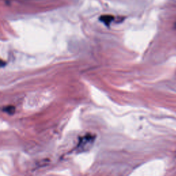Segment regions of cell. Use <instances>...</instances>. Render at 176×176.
Segmentation results:
<instances>
[{"instance_id":"6da1fadb","label":"cell","mask_w":176,"mask_h":176,"mask_svg":"<svg viewBox=\"0 0 176 176\" xmlns=\"http://www.w3.org/2000/svg\"><path fill=\"white\" fill-rule=\"evenodd\" d=\"M94 141V136L88 134L81 138L79 144L78 145V148L80 151H85L89 149L91 145H92L93 142Z\"/></svg>"},{"instance_id":"7a4b0ae2","label":"cell","mask_w":176,"mask_h":176,"mask_svg":"<svg viewBox=\"0 0 176 176\" xmlns=\"http://www.w3.org/2000/svg\"><path fill=\"white\" fill-rule=\"evenodd\" d=\"M114 17L111 15H102L100 17V21H102L107 26H109L114 21Z\"/></svg>"},{"instance_id":"3957f363","label":"cell","mask_w":176,"mask_h":176,"mask_svg":"<svg viewBox=\"0 0 176 176\" xmlns=\"http://www.w3.org/2000/svg\"><path fill=\"white\" fill-rule=\"evenodd\" d=\"M4 111L8 114H13L14 111V107L11 106L6 107L4 108Z\"/></svg>"}]
</instances>
